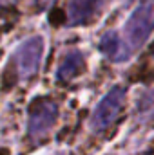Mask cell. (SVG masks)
<instances>
[{"label": "cell", "instance_id": "5", "mask_svg": "<svg viewBox=\"0 0 154 155\" xmlns=\"http://www.w3.org/2000/svg\"><path fill=\"white\" fill-rule=\"evenodd\" d=\"M109 0H73L69 4V24L80 25L89 24L93 18H96Z\"/></svg>", "mask_w": 154, "mask_h": 155}, {"label": "cell", "instance_id": "7", "mask_svg": "<svg viewBox=\"0 0 154 155\" xmlns=\"http://www.w3.org/2000/svg\"><path fill=\"white\" fill-rule=\"evenodd\" d=\"M82 69H83V56L78 51H69L58 67V79L71 81L82 72Z\"/></svg>", "mask_w": 154, "mask_h": 155}, {"label": "cell", "instance_id": "1", "mask_svg": "<svg viewBox=\"0 0 154 155\" xmlns=\"http://www.w3.org/2000/svg\"><path fill=\"white\" fill-rule=\"evenodd\" d=\"M154 29V0H142L129 15L123 27V41L131 54L140 51Z\"/></svg>", "mask_w": 154, "mask_h": 155}, {"label": "cell", "instance_id": "4", "mask_svg": "<svg viewBox=\"0 0 154 155\" xmlns=\"http://www.w3.org/2000/svg\"><path fill=\"white\" fill-rule=\"evenodd\" d=\"M44 56V38L42 36H29L24 40L15 54H13V63L16 67V72L22 79L33 78L40 69V61Z\"/></svg>", "mask_w": 154, "mask_h": 155}, {"label": "cell", "instance_id": "3", "mask_svg": "<svg viewBox=\"0 0 154 155\" xmlns=\"http://www.w3.org/2000/svg\"><path fill=\"white\" fill-rule=\"evenodd\" d=\"M125 99V88L116 85L113 87L94 107L93 116H91V128L94 132H105L109 130V126L116 121V117L120 116L121 105Z\"/></svg>", "mask_w": 154, "mask_h": 155}, {"label": "cell", "instance_id": "2", "mask_svg": "<svg viewBox=\"0 0 154 155\" xmlns=\"http://www.w3.org/2000/svg\"><path fill=\"white\" fill-rule=\"evenodd\" d=\"M58 119V105L51 97H35L27 108V134L33 141H42Z\"/></svg>", "mask_w": 154, "mask_h": 155}, {"label": "cell", "instance_id": "6", "mask_svg": "<svg viewBox=\"0 0 154 155\" xmlns=\"http://www.w3.org/2000/svg\"><path fill=\"white\" fill-rule=\"evenodd\" d=\"M98 47H100V51H102V54H103L105 58H109L111 61H116V63H118V61H125V60L131 58V52H129V49H127L123 38L118 36L114 31L105 33V35L100 38Z\"/></svg>", "mask_w": 154, "mask_h": 155}, {"label": "cell", "instance_id": "8", "mask_svg": "<svg viewBox=\"0 0 154 155\" xmlns=\"http://www.w3.org/2000/svg\"><path fill=\"white\" fill-rule=\"evenodd\" d=\"M54 2H56V0H35V7H37L38 11H45V9H49Z\"/></svg>", "mask_w": 154, "mask_h": 155}]
</instances>
